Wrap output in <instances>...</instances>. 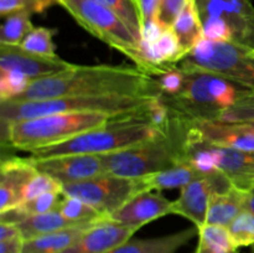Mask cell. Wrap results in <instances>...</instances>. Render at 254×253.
<instances>
[{
    "mask_svg": "<svg viewBox=\"0 0 254 253\" xmlns=\"http://www.w3.org/2000/svg\"><path fill=\"white\" fill-rule=\"evenodd\" d=\"M136 231L103 218L91 226L73 245L61 253H111L130 240Z\"/></svg>",
    "mask_w": 254,
    "mask_h": 253,
    "instance_id": "cell-17",
    "label": "cell"
},
{
    "mask_svg": "<svg viewBox=\"0 0 254 253\" xmlns=\"http://www.w3.org/2000/svg\"><path fill=\"white\" fill-rule=\"evenodd\" d=\"M144 191L141 178L131 179L103 174L96 178L64 185L62 193L89 203L107 217L123 207L134 196Z\"/></svg>",
    "mask_w": 254,
    "mask_h": 253,
    "instance_id": "cell-10",
    "label": "cell"
},
{
    "mask_svg": "<svg viewBox=\"0 0 254 253\" xmlns=\"http://www.w3.org/2000/svg\"><path fill=\"white\" fill-rule=\"evenodd\" d=\"M133 1H134V2H135V4H136V5H138V4H139V0H133Z\"/></svg>",
    "mask_w": 254,
    "mask_h": 253,
    "instance_id": "cell-43",
    "label": "cell"
},
{
    "mask_svg": "<svg viewBox=\"0 0 254 253\" xmlns=\"http://www.w3.org/2000/svg\"><path fill=\"white\" fill-rule=\"evenodd\" d=\"M251 253H254V245L252 246V251H251Z\"/></svg>",
    "mask_w": 254,
    "mask_h": 253,
    "instance_id": "cell-44",
    "label": "cell"
},
{
    "mask_svg": "<svg viewBox=\"0 0 254 253\" xmlns=\"http://www.w3.org/2000/svg\"><path fill=\"white\" fill-rule=\"evenodd\" d=\"M171 29L175 32L181 49L186 55L192 51L203 39V27L195 0H188L176 17Z\"/></svg>",
    "mask_w": 254,
    "mask_h": 253,
    "instance_id": "cell-23",
    "label": "cell"
},
{
    "mask_svg": "<svg viewBox=\"0 0 254 253\" xmlns=\"http://www.w3.org/2000/svg\"><path fill=\"white\" fill-rule=\"evenodd\" d=\"M188 0H160V6H159L158 19L160 20L164 27L169 29L173 26L176 17L181 12V10L185 6Z\"/></svg>",
    "mask_w": 254,
    "mask_h": 253,
    "instance_id": "cell-36",
    "label": "cell"
},
{
    "mask_svg": "<svg viewBox=\"0 0 254 253\" xmlns=\"http://www.w3.org/2000/svg\"><path fill=\"white\" fill-rule=\"evenodd\" d=\"M192 138L211 145L254 151V130L247 122H189Z\"/></svg>",
    "mask_w": 254,
    "mask_h": 253,
    "instance_id": "cell-14",
    "label": "cell"
},
{
    "mask_svg": "<svg viewBox=\"0 0 254 253\" xmlns=\"http://www.w3.org/2000/svg\"><path fill=\"white\" fill-rule=\"evenodd\" d=\"M195 236H197V228L191 227L160 237L141 240L130 238L111 253H178V251L188 245Z\"/></svg>",
    "mask_w": 254,
    "mask_h": 253,
    "instance_id": "cell-19",
    "label": "cell"
},
{
    "mask_svg": "<svg viewBox=\"0 0 254 253\" xmlns=\"http://www.w3.org/2000/svg\"><path fill=\"white\" fill-rule=\"evenodd\" d=\"M155 97H62L42 101L0 102L1 126L20 121L67 112H103L119 118H141Z\"/></svg>",
    "mask_w": 254,
    "mask_h": 253,
    "instance_id": "cell-5",
    "label": "cell"
},
{
    "mask_svg": "<svg viewBox=\"0 0 254 253\" xmlns=\"http://www.w3.org/2000/svg\"><path fill=\"white\" fill-rule=\"evenodd\" d=\"M159 94L155 79L136 67L73 64L64 72L35 79L24 93L12 101H42L62 97H159Z\"/></svg>",
    "mask_w": 254,
    "mask_h": 253,
    "instance_id": "cell-1",
    "label": "cell"
},
{
    "mask_svg": "<svg viewBox=\"0 0 254 253\" xmlns=\"http://www.w3.org/2000/svg\"><path fill=\"white\" fill-rule=\"evenodd\" d=\"M24 237L21 235L0 241V253H22Z\"/></svg>",
    "mask_w": 254,
    "mask_h": 253,
    "instance_id": "cell-39",
    "label": "cell"
},
{
    "mask_svg": "<svg viewBox=\"0 0 254 253\" xmlns=\"http://www.w3.org/2000/svg\"><path fill=\"white\" fill-rule=\"evenodd\" d=\"M119 117L103 112H67L20 121L1 126L2 144L30 154L56 145L78 134L107 126Z\"/></svg>",
    "mask_w": 254,
    "mask_h": 253,
    "instance_id": "cell-4",
    "label": "cell"
},
{
    "mask_svg": "<svg viewBox=\"0 0 254 253\" xmlns=\"http://www.w3.org/2000/svg\"><path fill=\"white\" fill-rule=\"evenodd\" d=\"M208 174L197 170L189 161H184L168 170L143 176L141 179H143L145 191H161L171 190V189H180L181 190L190 183Z\"/></svg>",
    "mask_w": 254,
    "mask_h": 253,
    "instance_id": "cell-22",
    "label": "cell"
},
{
    "mask_svg": "<svg viewBox=\"0 0 254 253\" xmlns=\"http://www.w3.org/2000/svg\"><path fill=\"white\" fill-rule=\"evenodd\" d=\"M31 11H19L4 17L0 27V44L20 46L29 32L34 29L31 22Z\"/></svg>",
    "mask_w": 254,
    "mask_h": 253,
    "instance_id": "cell-26",
    "label": "cell"
},
{
    "mask_svg": "<svg viewBox=\"0 0 254 253\" xmlns=\"http://www.w3.org/2000/svg\"><path fill=\"white\" fill-rule=\"evenodd\" d=\"M248 191L231 188L225 192L216 193L207 211L206 223L228 227L230 223L246 208Z\"/></svg>",
    "mask_w": 254,
    "mask_h": 253,
    "instance_id": "cell-21",
    "label": "cell"
},
{
    "mask_svg": "<svg viewBox=\"0 0 254 253\" xmlns=\"http://www.w3.org/2000/svg\"><path fill=\"white\" fill-rule=\"evenodd\" d=\"M27 160L35 166L37 171L47 174L59 181L62 186L106 174L101 155L71 154L50 158L29 156Z\"/></svg>",
    "mask_w": 254,
    "mask_h": 253,
    "instance_id": "cell-13",
    "label": "cell"
},
{
    "mask_svg": "<svg viewBox=\"0 0 254 253\" xmlns=\"http://www.w3.org/2000/svg\"><path fill=\"white\" fill-rule=\"evenodd\" d=\"M99 2L108 7L116 14L124 24L128 26L131 34L135 36L140 44L141 39V19L139 7L133 0H98Z\"/></svg>",
    "mask_w": 254,
    "mask_h": 253,
    "instance_id": "cell-29",
    "label": "cell"
},
{
    "mask_svg": "<svg viewBox=\"0 0 254 253\" xmlns=\"http://www.w3.org/2000/svg\"><path fill=\"white\" fill-rule=\"evenodd\" d=\"M57 210L67 218L74 223H87L99 221L106 218L98 210L91 206L89 203L79 200L72 196H62Z\"/></svg>",
    "mask_w": 254,
    "mask_h": 253,
    "instance_id": "cell-27",
    "label": "cell"
},
{
    "mask_svg": "<svg viewBox=\"0 0 254 253\" xmlns=\"http://www.w3.org/2000/svg\"><path fill=\"white\" fill-rule=\"evenodd\" d=\"M164 131L165 130H160L151 126L145 119H116L107 126L84 131L64 143L34 151L31 153V156L50 158L57 155H71V154L107 155L156 138Z\"/></svg>",
    "mask_w": 254,
    "mask_h": 253,
    "instance_id": "cell-6",
    "label": "cell"
},
{
    "mask_svg": "<svg viewBox=\"0 0 254 253\" xmlns=\"http://www.w3.org/2000/svg\"><path fill=\"white\" fill-rule=\"evenodd\" d=\"M231 188H233V184L220 171L197 179L180 190V196L174 201V215L188 218L196 228H200L206 223L213 196Z\"/></svg>",
    "mask_w": 254,
    "mask_h": 253,
    "instance_id": "cell-12",
    "label": "cell"
},
{
    "mask_svg": "<svg viewBox=\"0 0 254 253\" xmlns=\"http://www.w3.org/2000/svg\"><path fill=\"white\" fill-rule=\"evenodd\" d=\"M81 225V223H74L72 221L67 220L59 210H52L50 212L41 213V215L30 216L22 222L17 223L21 236L24 240L37 237V236L46 235V233L55 232V231L62 230V228L71 227V226Z\"/></svg>",
    "mask_w": 254,
    "mask_h": 253,
    "instance_id": "cell-25",
    "label": "cell"
},
{
    "mask_svg": "<svg viewBox=\"0 0 254 253\" xmlns=\"http://www.w3.org/2000/svg\"><path fill=\"white\" fill-rule=\"evenodd\" d=\"M183 69L185 71L183 89L174 96H159L174 118L189 122L220 121L226 111L252 92L215 72L200 68Z\"/></svg>",
    "mask_w": 254,
    "mask_h": 253,
    "instance_id": "cell-2",
    "label": "cell"
},
{
    "mask_svg": "<svg viewBox=\"0 0 254 253\" xmlns=\"http://www.w3.org/2000/svg\"><path fill=\"white\" fill-rule=\"evenodd\" d=\"M254 119V91L246 94L220 118L223 122H247Z\"/></svg>",
    "mask_w": 254,
    "mask_h": 253,
    "instance_id": "cell-35",
    "label": "cell"
},
{
    "mask_svg": "<svg viewBox=\"0 0 254 253\" xmlns=\"http://www.w3.org/2000/svg\"><path fill=\"white\" fill-rule=\"evenodd\" d=\"M62 190H64V186L59 181H56L54 178L47 175V174L37 171V174L32 178V180L30 181L26 190H25L24 202L27 200H31V198L37 197V196L44 195V193H62Z\"/></svg>",
    "mask_w": 254,
    "mask_h": 253,
    "instance_id": "cell-33",
    "label": "cell"
},
{
    "mask_svg": "<svg viewBox=\"0 0 254 253\" xmlns=\"http://www.w3.org/2000/svg\"><path fill=\"white\" fill-rule=\"evenodd\" d=\"M201 21L221 20L232 31L231 44L254 49V5L251 0H195Z\"/></svg>",
    "mask_w": 254,
    "mask_h": 253,
    "instance_id": "cell-11",
    "label": "cell"
},
{
    "mask_svg": "<svg viewBox=\"0 0 254 253\" xmlns=\"http://www.w3.org/2000/svg\"><path fill=\"white\" fill-rule=\"evenodd\" d=\"M186 161L205 174L220 171L241 190L254 189V151L211 145L192 138L189 130Z\"/></svg>",
    "mask_w": 254,
    "mask_h": 253,
    "instance_id": "cell-9",
    "label": "cell"
},
{
    "mask_svg": "<svg viewBox=\"0 0 254 253\" xmlns=\"http://www.w3.org/2000/svg\"><path fill=\"white\" fill-rule=\"evenodd\" d=\"M246 208L252 211L254 213V189L247 192V198H246Z\"/></svg>",
    "mask_w": 254,
    "mask_h": 253,
    "instance_id": "cell-41",
    "label": "cell"
},
{
    "mask_svg": "<svg viewBox=\"0 0 254 253\" xmlns=\"http://www.w3.org/2000/svg\"><path fill=\"white\" fill-rule=\"evenodd\" d=\"M198 242L195 253H238L228 227L205 223L197 228Z\"/></svg>",
    "mask_w": 254,
    "mask_h": 253,
    "instance_id": "cell-24",
    "label": "cell"
},
{
    "mask_svg": "<svg viewBox=\"0 0 254 253\" xmlns=\"http://www.w3.org/2000/svg\"><path fill=\"white\" fill-rule=\"evenodd\" d=\"M176 66L215 72L254 91V49L203 37Z\"/></svg>",
    "mask_w": 254,
    "mask_h": 253,
    "instance_id": "cell-8",
    "label": "cell"
},
{
    "mask_svg": "<svg viewBox=\"0 0 254 253\" xmlns=\"http://www.w3.org/2000/svg\"><path fill=\"white\" fill-rule=\"evenodd\" d=\"M35 5V10H36V14H41L45 10L49 9L52 5L57 4V0H31Z\"/></svg>",
    "mask_w": 254,
    "mask_h": 253,
    "instance_id": "cell-40",
    "label": "cell"
},
{
    "mask_svg": "<svg viewBox=\"0 0 254 253\" xmlns=\"http://www.w3.org/2000/svg\"><path fill=\"white\" fill-rule=\"evenodd\" d=\"M189 121L173 118L156 138L130 148L101 155L106 174L123 178H143L186 161Z\"/></svg>",
    "mask_w": 254,
    "mask_h": 253,
    "instance_id": "cell-3",
    "label": "cell"
},
{
    "mask_svg": "<svg viewBox=\"0 0 254 253\" xmlns=\"http://www.w3.org/2000/svg\"><path fill=\"white\" fill-rule=\"evenodd\" d=\"M78 25L112 49L128 57L144 72L139 41L126 24L98 0H57Z\"/></svg>",
    "mask_w": 254,
    "mask_h": 253,
    "instance_id": "cell-7",
    "label": "cell"
},
{
    "mask_svg": "<svg viewBox=\"0 0 254 253\" xmlns=\"http://www.w3.org/2000/svg\"><path fill=\"white\" fill-rule=\"evenodd\" d=\"M159 6H160V0H139L138 7L140 12L141 29L148 22L158 19Z\"/></svg>",
    "mask_w": 254,
    "mask_h": 253,
    "instance_id": "cell-38",
    "label": "cell"
},
{
    "mask_svg": "<svg viewBox=\"0 0 254 253\" xmlns=\"http://www.w3.org/2000/svg\"><path fill=\"white\" fill-rule=\"evenodd\" d=\"M37 170L27 158H7L0 165V212L24 202L25 190Z\"/></svg>",
    "mask_w": 254,
    "mask_h": 253,
    "instance_id": "cell-18",
    "label": "cell"
},
{
    "mask_svg": "<svg viewBox=\"0 0 254 253\" xmlns=\"http://www.w3.org/2000/svg\"><path fill=\"white\" fill-rule=\"evenodd\" d=\"M72 66L73 63L60 56H40L25 51L21 46L0 44V68L19 71L31 81L64 72Z\"/></svg>",
    "mask_w": 254,
    "mask_h": 253,
    "instance_id": "cell-16",
    "label": "cell"
},
{
    "mask_svg": "<svg viewBox=\"0 0 254 253\" xmlns=\"http://www.w3.org/2000/svg\"><path fill=\"white\" fill-rule=\"evenodd\" d=\"M228 231L238 248L252 247L254 245V213L245 208L230 223Z\"/></svg>",
    "mask_w": 254,
    "mask_h": 253,
    "instance_id": "cell-31",
    "label": "cell"
},
{
    "mask_svg": "<svg viewBox=\"0 0 254 253\" xmlns=\"http://www.w3.org/2000/svg\"><path fill=\"white\" fill-rule=\"evenodd\" d=\"M153 78L155 79L160 92L159 96H174L183 89L185 83V71L179 66H174L163 73L154 76Z\"/></svg>",
    "mask_w": 254,
    "mask_h": 253,
    "instance_id": "cell-32",
    "label": "cell"
},
{
    "mask_svg": "<svg viewBox=\"0 0 254 253\" xmlns=\"http://www.w3.org/2000/svg\"><path fill=\"white\" fill-rule=\"evenodd\" d=\"M56 34V29H49L44 26L34 27L20 46L25 51L40 56L57 57L59 55L56 54V45L54 42V36Z\"/></svg>",
    "mask_w": 254,
    "mask_h": 253,
    "instance_id": "cell-28",
    "label": "cell"
},
{
    "mask_svg": "<svg viewBox=\"0 0 254 253\" xmlns=\"http://www.w3.org/2000/svg\"><path fill=\"white\" fill-rule=\"evenodd\" d=\"M62 196H64V193H44V195L37 196V197L31 198V200L25 201L20 206L24 210V212L26 213L27 217L35 215H41V213H46L52 210H56L59 207Z\"/></svg>",
    "mask_w": 254,
    "mask_h": 253,
    "instance_id": "cell-34",
    "label": "cell"
},
{
    "mask_svg": "<svg viewBox=\"0 0 254 253\" xmlns=\"http://www.w3.org/2000/svg\"><path fill=\"white\" fill-rule=\"evenodd\" d=\"M103 220V218H102ZM101 221V220H99ZM94 222L81 223V225L71 226V227L62 228V230L55 231V232L46 233V235L37 236V237L30 238L24 242L22 253H61L66 248L73 245Z\"/></svg>",
    "mask_w": 254,
    "mask_h": 253,
    "instance_id": "cell-20",
    "label": "cell"
},
{
    "mask_svg": "<svg viewBox=\"0 0 254 253\" xmlns=\"http://www.w3.org/2000/svg\"><path fill=\"white\" fill-rule=\"evenodd\" d=\"M247 123L250 124L251 126H252V128H253V130H254V119H253V121H247Z\"/></svg>",
    "mask_w": 254,
    "mask_h": 253,
    "instance_id": "cell-42",
    "label": "cell"
},
{
    "mask_svg": "<svg viewBox=\"0 0 254 253\" xmlns=\"http://www.w3.org/2000/svg\"><path fill=\"white\" fill-rule=\"evenodd\" d=\"M31 79L14 69L0 68V102L12 101L24 93Z\"/></svg>",
    "mask_w": 254,
    "mask_h": 253,
    "instance_id": "cell-30",
    "label": "cell"
},
{
    "mask_svg": "<svg viewBox=\"0 0 254 253\" xmlns=\"http://www.w3.org/2000/svg\"><path fill=\"white\" fill-rule=\"evenodd\" d=\"M168 215H174V201L166 198L160 191H144L106 218L127 227L140 230L146 223Z\"/></svg>",
    "mask_w": 254,
    "mask_h": 253,
    "instance_id": "cell-15",
    "label": "cell"
},
{
    "mask_svg": "<svg viewBox=\"0 0 254 253\" xmlns=\"http://www.w3.org/2000/svg\"><path fill=\"white\" fill-rule=\"evenodd\" d=\"M31 11L36 14L35 5L31 0H0V15L6 17L19 11Z\"/></svg>",
    "mask_w": 254,
    "mask_h": 253,
    "instance_id": "cell-37",
    "label": "cell"
}]
</instances>
